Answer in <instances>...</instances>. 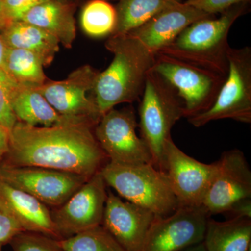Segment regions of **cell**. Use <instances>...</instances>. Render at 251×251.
Listing matches in <instances>:
<instances>
[{
	"instance_id": "cell-20",
	"label": "cell",
	"mask_w": 251,
	"mask_h": 251,
	"mask_svg": "<svg viewBox=\"0 0 251 251\" xmlns=\"http://www.w3.org/2000/svg\"><path fill=\"white\" fill-rule=\"evenodd\" d=\"M10 100L18 121L26 125L50 126L67 117L59 115L36 87L18 83L11 92Z\"/></svg>"
},
{
	"instance_id": "cell-29",
	"label": "cell",
	"mask_w": 251,
	"mask_h": 251,
	"mask_svg": "<svg viewBox=\"0 0 251 251\" xmlns=\"http://www.w3.org/2000/svg\"><path fill=\"white\" fill-rule=\"evenodd\" d=\"M47 0H2V9L8 23L21 21L28 11Z\"/></svg>"
},
{
	"instance_id": "cell-12",
	"label": "cell",
	"mask_w": 251,
	"mask_h": 251,
	"mask_svg": "<svg viewBox=\"0 0 251 251\" xmlns=\"http://www.w3.org/2000/svg\"><path fill=\"white\" fill-rule=\"evenodd\" d=\"M99 72L92 66H82L63 80H46L36 87L59 115L90 120L97 125L99 113L92 93Z\"/></svg>"
},
{
	"instance_id": "cell-18",
	"label": "cell",
	"mask_w": 251,
	"mask_h": 251,
	"mask_svg": "<svg viewBox=\"0 0 251 251\" xmlns=\"http://www.w3.org/2000/svg\"><path fill=\"white\" fill-rule=\"evenodd\" d=\"M75 8V3L47 0L28 11L21 21L41 28L64 47L72 49L76 37Z\"/></svg>"
},
{
	"instance_id": "cell-34",
	"label": "cell",
	"mask_w": 251,
	"mask_h": 251,
	"mask_svg": "<svg viewBox=\"0 0 251 251\" xmlns=\"http://www.w3.org/2000/svg\"><path fill=\"white\" fill-rule=\"evenodd\" d=\"M9 24L4 17V13L2 9V0H0V33L6 27V26Z\"/></svg>"
},
{
	"instance_id": "cell-16",
	"label": "cell",
	"mask_w": 251,
	"mask_h": 251,
	"mask_svg": "<svg viewBox=\"0 0 251 251\" xmlns=\"http://www.w3.org/2000/svg\"><path fill=\"white\" fill-rule=\"evenodd\" d=\"M186 2L171 6L139 27L127 33L153 54H158L196 21L211 17Z\"/></svg>"
},
{
	"instance_id": "cell-36",
	"label": "cell",
	"mask_w": 251,
	"mask_h": 251,
	"mask_svg": "<svg viewBox=\"0 0 251 251\" xmlns=\"http://www.w3.org/2000/svg\"><path fill=\"white\" fill-rule=\"evenodd\" d=\"M57 1L64 3H75L76 0H57Z\"/></svg>"
},
{
	"instance_id": "cell-9",
	"label": "cell",
	"mask_w": 251,
	"mask_h": 251,
	"mask_svg": "<svg viewBox=\"0 0 251 251\" xmlns=\"http://www.w3.org/2000/svg\"><path fill=\"white\" fill-rule=\"evenodd\" d=\"M90 178L49 168L15 167L0 163L1 181L53 208L64 204Z\"/></svg>"
},
{
	"instance_id": "cell-4",
	"label": "cell",
	"mask_w": 251,
	"mask_h": 251,
	"mask_svg": "<svg viewBox=\"0 0 251 251\" xmlns=\"http://www.w3.org/2000/svg\"><path fill=\"white\" fill-rule=\"evenodd\" d=\"M140 100V136L148 147L153 166L163 173L165 147L172 138L173 126L185 117L184 104L176 90L151 70Z\"/></svg>"
},
{
	"instance_id": "cell-14",
	"label": "cell",
	"mask_w": 251,
	"mask_h": 251,
	"mask_svg": "<svg viewBox=\"0 0 251 251\" xmlns=\"http://www.w3.org/2000/svg\"><path fill=\"white\" fill-rule=\"evenodd\" d=\"M202 206L209 216L225 214L235 203L251 198V171L244 153H222Z\"/></svg>"
},
{
	"instance_id": "cell-13",
	"label": "cell",
	"mask_w": 251,
	"mask_h": 251,
	"mask_svg": "<svg viewBox=\"0 0 251 251\" xmlns=\"http://www.w3.org/2000/svg\"><path fill=\"white\" fill-rule=\"evenodd\" d=\"M216 169L217 162L197 161L180 150L173 138L167 141L163 173L180 206H202Z\"/></svg>"
},
{
	"instance_id": "cell-2",
	"label": "cell",
	"mask_w": 251,
	"mask_h": 251,
	"mask_svg": "<svg viewBox=\"0 0 251 251\" xmlns=\"http://www.w3.org/2000/svg\"><path fill=\"white\" fill-rule=\"evenodd\" d=\"M105 46L113 59L99 73L92 91L101 116L119 104L140 100L156 56L128 34L110 36Z\"/></svg>"
},
{
	"instance_id": "cell-27",
	"label": "cell",
	"mask_w": 251,
	"mask_h": 251,
	"mask_svg": "<svg viewBox=\"0 0 251 251\" xmlns=\"http://www.w3.org/2000/svg\"><path fill=\"white\" fill-rule=\"evenodd\" d=\"M17 84L4 71L0 69V123L10 132L18 122L10 100L11 92Z\"/></svg>"
},
{
	"instance_id": "cell-10",
	"label": "cell",
	"mask_w": 251,
	"mask_h": 251,
	"mask_svg": "<svg viewBox=\"0 0 251 251\" xmlns=\"http://www.w3.org/2000/svg\"><path fill=\"white\" fill-rule=\"evenodd\" d=\"M107 184L99 172L62 205L51 211L61 239L101 226L108 197Z\"/></svg>"
},
{
	"instance_id": "cell-1",
	"label": "cell",
	"mask_w": 251,
	"mask_h": 251,
	"mask_svg": "<svg viewBox=\"0 0 251 251\" xmlns=\"http://www.w3.org/2000/svg\"><path fill=\"white\" fill-rule=\"evenodd\" d=\"M96 125L86 119L67 117L50 126L18 121L10 132L9 151L1 163L91 177L108 162L94 135Z\"/></svg>"
},
{
	"instance_id": "cell-5",
	"label": "cell",
	"mask_w": 251,
	"mask_h": 251,
	"mask_svg": "<svg viewBox=\"0 0 251 251\" xmlns=\"http://www.w3.org/2000/svg\"><path fill=\"white\" fill-rule=\"evenodd\" d=\"M100 172L107 186L120 197L156 216L169 215L180 206L166 175L152 163L120 165L108 161Z\"/></svg>"
},
{
	"instance_id": "cell-7",
	"label": "cell",
	"mask_w": 251,
	"mask_h": 251,
	"mask_svg": "<svg viewBox=\"0 0 251 251\" xmlns=\"http://www.w3.org/2000/svg\"><path fill=\"white\" fill-rule=\"evenodd\" d=\"M151 71L177 92L184 104L185 118L210 108L226 77L166 54H156Z\"/></svg>"
},
{
	"instance_id": "cell-24",
	"label": "cell",
	"mask_w": 251,
	"mask_h": 251,
	"mask_svg": "<svg viewBox=\"0 0 251 251\" xmlns=\"http://www.w3.org/2000/svg\"><path fill=\"white\" fill-rule=\"evenodd\" d=\"M116 23V9L105 0H90L81 12V27L92 37L112 35Z\"/></svg>"
},
{
	"instance_id": "cell-19",
	"label": "cell",
	"mask_w": 251,
	"mask_h": 251,
	"mask_svg": "<svg viewBox=\"0 0 251 251\" xmlns=\"http://www.w3.org/2000/svg\"><path fill=\"white\" fill-rule=\"evenodd\" d=\"M1 34L8 47L30 51L39 57L44 67L50 65L59 50V42L54 36L25 21L9 23Z\"/></svg>"
},
{
	"instance_id": "cell-32",
	"label": "cell",
	"mask_w": 251,
	"mask_h": 251,
	"mask_svg": "<svg viewBox=\"0 0 251 251\" xmlns=\"http://www.w3.org/2000/svg\"><path fill=\"white\" fill-rule=\"evenodd\" d=\"M10 131L0 123V162L7 154L9 150Z\"/></svg>"
},
{
	"instance_id": "cell-22",
	"label": "cell",
	"mask_w": 251,
	"mask_h": 251,
	"mask_svg": "<svg viewBox=\"0 0 251 251\" xmlns=\"http://www.w3.org/2000/svg\"><path fill=\"white\" fill-rule=\"evenodd\" d=\"M181 2V0H120L115 8L117 23L112 35L127 34L163 10Z\"/></svg>"
},
{
	"instance_id": "cell-35",
	"label": "cell",
	"mask_w": 251,
	"mask_h": 251,
	"mask_svg": "<svg viewBox=\"0 0 251 251\" xmlns=\"http://www.w3.org/2000/svg\"><path fill=\"white\" fill-rule=\"evenodd\" d=\"M182 251H206L205 246H204V242L200 243V244H196V245L193 246L185 249Z\"/></svg>"
},
{
	"instance_id": "cell-38",
	"label": "cell",
	"mask_w": 251,
	"mask_h": 251,
	"mask_svg": "<svg viewBox=\"0 0 251 251\" xmlns=\"http://www.w3.org/2000/svg\"><path fill=\"white\" fill-rule=\"evenodd\" d=\"M1 249H2V245H0V251H1Z\"/></svg>"
},
{
	"instance_id": "cell-28",
	"label": "cell",
	"mask_w": 251,
	"mask_h": 251,
	"mask_svg": "<svg viewBox=\"0 0 251 251\" xmlns=\"http://www.w3.org/2000/svg\"><path fill=\"white\" fill-rule=\"evenodd\" d=\"M21 232L22 227L0 196V245L9 243Z\"/></svg>"
},
{
	"instance_id": "cell-23",
	"label": "cell",
	"mask_w": 251,
	"mask_h": 251,
	"mask_svg": "<svg viewBox=\"0 0 251 251\" xmlns=\"http://www.w3.org/2000/svg\"><path fill=\"white\" fill-rule=\"evenodd\" d=\"M44 64L35 54L26 50L8 47L4 72L20 85L38 87L48 80Z\"/></svg>"
},
{
	"instance_id": "cell-11",
	"label": "cell",
	"mask_w": 251,
	"mask_h": 251,
	"mask_svg": "<svg viewBox=\"0 0 251 251\" xmlns=\"http://www.w3.org/2000/svg\"><path fill=\"white\" fill-rule=\"evenodd\" d=\"M209 217L202 206H180L169 215L156 216L140 251H182L200 244Z\"/></svg>"
},
{
	"instance_id": "cell-15",
	"label": "cell",
	"mask_w": 251,
	"mask_h": 251,
	"mask_svg": "<svg viewBox=\"0 0 251 251\" xmlns=\"http://www.w3.org/2000/svg\"><path fill=\"white\" fill-rule=\"evenodd\" d=\"M156 216L108 191L101 226L126 251H140Z\"/></svg>"
},
{
	"instance_id": "cell-6",
	"label": "cell",
	"mask_w": 251,
	"mask_h": 251,
	"mask_svg": "<svg viewBox=\"0 0 251 251\" xmlns=\"http://www.w3.org/2000/svg\"><path fill=\"white\" fill-rule=\"evenodd\" d=\"M228 70L212 105L188 118L196 128L220 120L251 123V48H230L227 54Z\"/></svg>"
},
{
	"instance_id": "cell-21",
	"label": "cell",
	"mask_w": 251,
	"mask_h": 251,
	"mask_svg": "<svg viewBox=\"0 0 251 251\" xmlns=\"http://www.w3.org/2000/svg\"><path fill=\"white\" fill-rule=\"evenodd\" d=\"M203 242L206 251H249L251 249V219L218 221L209 217Z\"/></svg>"
},
{
	"instance_id": "cell-30",
	"label": "cell",
	"mask_w": 251,
	"mask_h": 251,
	"mask_svg": "<svg viewBox=\"0 0 251 251\" xmlns=\"http://www.w3.org/2000/svg\"><path fill=\"white\" fill-rule=\"evenodd\" d=\"M249 0H196L192 2H185L192 5L209 16L223 13L236 5L245 4Z\"/></svg>"
},
{
	"instance_id": "cell-33",
	"label": "cell",
	"mask_w": 251,
	"mask_h": 251,
	"mask_svg": "<svg viewBox=\"0 0 251 251\" xmlns=\"http://www.w3.org/2000/svg\"><path fill=\"white\" fill-rule=\"evenodd\" d=\"M8 46L5 44L2 36L0 33V69L4 71L5 57L7 52Z\"/></svg>"
},
{
	"instance_id": "cell-8",
	"label": "cell",
	"mask_w": 251,
	"mask_h": 251,
	"mask_svg": "<svg viewBox=\"0 0 251 251\" xmlns=\"http://www.w3.org/2000/svg\"><path fill=\"white\" fill-rule=\"evenodd\" d=\"M138 127L132 107L112 108L102 115L94 127V135L109 162L120 165L152 163L146 144L137 134Z\"/></svg>"
},
{
	"instance_id": "cell-26",
	"label": "cell",
	"mask_w": 251,
	"mask_h": 251,
	"mask_svg": "<svg viewBox=\"0 0 251 251\" xmlns=\"http://www.w3.org/2000/svg\"><path fill=\"white\" fill-rule=\"evenodd\" d=\"M13 251H65L59 239L23 231L9 242Z\"/></svg>"
},
{
	"instance_id": "cell-37",
	"label": "cell",
	"mask_w": 251,
	"mask_h": 251,
	"mask_svg": "<svg viewBox=\"0 0 251 251\" xmlns=\"http://www.w3.org/2000/svg\"><path fill=\"white\" fill-rule=\"evenodd\" d=\"M193 1H196V0H187L186 2H192Z\"/></svg>"
},
{
	"instance_id": "cell-31",
	"label": "cell",
	"mask_w": 251,
	"mask_h": 251,
	"mask_svg": "<svg viewBox=\"0 0 251 251\" xmlns=\"http://www.w3.org/2000/svg\"><path fill=\"white\" fill-rule=\"evenodd\" d=\"M225 215H227V219L236 218L251 219V198L242 200L235 203Z\"/></svg>"
},
{
	"instance_id": "cell-39",
	"label": "cell",
	"mask_w": 251,
	"mask_h": 251,
	"mask_svg": "<svg viewBox=\"0 0 251 251\" xmlns=\"http://www.w3.org/2000/svg\"><path fill=\"white\" fill-rule=\"evenodd\" d=\"M249 251H251V249H250V250H249Z\"/></svg>"
},
{
	"instance_id": "cell-17",
	"label": "cell",
	"mask_w": 251,
	"mask_h": 251,
	"mask_svg": "<svg viewBox=\"0 0 251 251\" xmlns=\"http://www.w3.org/2000/svg\"><path fill=\"white\" fill-rule=\"evenodd\" d=\"M0 196L23 231L42 234L60 240L51 211L45 204L1 180Z\"/></svg>"
},
{
	"instance_id": "cell-3",
	"label": "cell",
	"mask_w": 251,
	"mask_h": 251,
	"mask_svg": "<svg viewBox=\"0 0 251 251\" xmlns=\"http://www.w3.org/2000/svg\"><path fill=\"white\" fill-rule=\"evenodd\" d=\"M246 4V3H245ZM232 6L219 18H202L192 23L158 53L194 64L226 77L229 29L244 11V5Z\"/></svg>"
},
{
	"instance_id": "cell-25",
	"label": "cell",
	"mask_w": 251,
	"mask_h": 251,
	"mask_svg": "<svg viewBox=\"0 0 251 251\" xmlns=\"http://www.w3.org/2000/svg\"><path fill=\"white\" fill-rule=\"evenodd\" d=\"M59 242L65 251H126L102 226Z\"/></svg>"
}]
</instances>
